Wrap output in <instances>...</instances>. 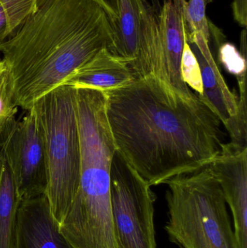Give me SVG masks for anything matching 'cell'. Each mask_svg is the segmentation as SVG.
Wrapping results in <instances>:
<instances>
[{"mask_svg":"<svg viewBox=\"0 0 247 248\" xmlns=\"http://www.w3.org/2000/svg\"><path fill=\"white\" fill-rule=\"evenodd\" d=\"M103 93L116 150L149 186L207 167L220 153L221 122L197 93L183 98L153 74Z\"/></svg>","mask_w":247,"mask_h":248,"instance_id":"cell-1","label":"cell"},{"mask_svg":"<svg viewBox=\"0 0 247 248\" xmlns=\"http://www.w3.org/2000/svg\"><path fill=\"white\" fill-rule=\"evenodd\" d=\"M113 44L110 19L94 0H36L33 11L0 45L19 107L30 110Z\"/></svg>","mask_w":247,"mask_h":248,"instance_id":"cell-2","label":"cell"},{"mask_svg":"<svg viewBox=\"0 0 247 248\" xmlns=\"http://www.w3.org/2000/svg\"><path fill=\"white\" fill-rule=\"evenodd\" d=\"M75 89L81 148L80 186L59 230L77 247L110 248L116 242L110 173L116 147L106 115L105 97L99 90Z\"/></svg>","mask_w":247,"mask_h":248,"instance_id":"cell-3","label":"cell"},{"mask_svg":"<svg viewBox=\"0 0 247 248\" xmlns=\"http://www.w3.org/2000/svg\"><path fill=\"white\" fill-rule=\"evenodd\" d=\"M75 94V87L60 85L36 100L30 108L44 150L47 170L45 195L58 226L80 186L81 148Z\"/></svg>","mask_w":247,"mask_h":248,"instance_id":"cell-4","label":"cell"},{"mask_svg":"<svg viewBox=\"0 0 247 248\" xmlns=\"http://www.w3.org/2000/svg\"><path fill=\"white\" fill-rule=\"evenodd\" d=\"M165 184L171 242L179 248H239L223 191L208 166Z\"/></svg>","mask_w":247,"mask_h":248,"instance_id":"cell-5","label":"cell"},{"mask_svg":"<svg viewBox=\"0 0 247 248\" xmlns=\"http://www.w3.org/2000/svg\"><path fill=\"white\" fill-rule=\"evenodd\" d=\"M155 195L116 150L110 173V204L117 248H157Z\"/></svg>","mask_w":247,"mask_h":248,"instance_id":"cell-6","label":"cell"},{"mask_svg":"<svg viewBox=\"0 0 247 248\" xmlns=\"http://www.w3.org/2000/svg\"><path fill=\"white\" fill-rule=\"evenodd\" d=\"M27 111L0 137V155L10 168L20 201L44 195L47 186L43 142L33 111Z\"/></svg>","mask_w":247,"mask_h":248,"instance_id":"cell-7","label":"cell"},{"mask_svg":"<svg viewBox=\"0 0 247 248\" xmlns=\"http://www.w3.org/2000/svg\"><path fill=\"white\" fill-rule=\"evenodd\" d=\"M187 0H163L158 13L162 58L156 77L175 94L191 100L197 94L183 79L181 61L186 42Z\"/></svg>","mask_w":247,"mask_h":248,"instance_id":"cell-8","label":"cell"},{"mask_svg":"<svg viewBox=\"0 0 247 248\" xmlns=\"http://www.w3.org/2000/svg\"><path fill=\"white\" fill-rule=\"evenodd\" d=\"M186 39L201 70L203 93L197 95L224 124L230 135L231 144L238 146L236 119L239 114V96L231 91L225 81L212 55L210 42L200 34H186Z\"/></svg>","mask_w":247,"mask_h":248,"instance_id":"cell-9","label":"cell"},{"mask_svg":"<svg viewBox=\"0 0 247 248\" xmlns=\"http://www.w3.org/2000/svg\"><path fill=\"white\" fill-rule=\"evenodd\" d=\"M230 207L239 248H247V147L223 144L208 166Z\"/></svg>","mask_w":247,"mask_h":248,"instance_id":"cell-10","label":"cell"},{"mask_svg":"<svg viewBox=\"0 0 247 248\" xmlns=\"http://www.w3.org/2000/svg\"><path fill=\"white\" fill-rule=\"evenodd\" d=\"M14 248H73L59 232L45 194L20 201Z\"/></svg>","mask_w":247,"mask_h":248,"instance_id":"cell-11","label":"cell"},{"mask_svg":"<svg viewBox=\"0 0 247 248\" xmlns=\"http://www.w3.org/2000/svg\"><path fill=\"white\" fill-rule=\"evenodd\" d=\"M135 78L129 64L104 48L75 69L61 85L104 93L124 87Z\"/></svg>","mask_w":247,"mask_h":248,"instance_id":"cell-12","label":"cell"},{"mask_svg":"<svg viewBox=\"0 0 247 248\" xmlns=\"http://www.w3.org/2000/svg\"><path fill=\"white\" fill-rule=\"evenodd\" d=\"M110 23L113 30L110 52L129 64L136 78H142L140 16L136 0H119L118 17Z\"/></svg>","mask_w":247,"mask_h":248,"instance_id":"cell-13","label":"cell"},{"mask_svg":"<svg viewBox=\"0 0 247 248\" xmlns=\"http://www.w3.org/2000/svg\"><path fill=\"white\" fill-rule=\"evenodd\" d=\"M20 201L5 159L0 155V248H14L16 218Z\"/></svg>","mask_w":247,"mask_h":248,"instance_id":"cell-14","label":"cell"},{"mask_svg":"<svg viewBox=\"0 0 247 248\" xmlns=\"http://www.w3.org/2000/svg\"><path fill=\"white\" fill-rule=\"evenodd\" d=\"M18 108L13 77L6 62L0 58V137L15 120Z\"/></svg>","mask_w":247,"mask_h":248,"instance_id":"cell-15","label":"cell"},{"mask_svg":"<svg viewBox=\"0 0 247 248\" xmlns=\"http://www.w3.org/2000/svg\"><path fill=\"white\" fill-rule=\"evenodd\" d=\"M212 0H189L186 8V33L200 34L210 41V22L206 16L207 4Z\"/></svg>","mask_w":247,"mask_h":248,"instance_id":"cell-16","label":"cell"},{"mask_svg":"<svg viewBox=\"0 0 247 248\" xmlns=\"http://www.w3.org/2000/svg\"><path fill=\"white\" fill-rule=\"evenodd\" d=\"M181 74L183 79L190 89L195 90L197 94L203 93L201 70L197 58L187 42V39L181 61Z\"/></svg>","mask_w":247,"mask_h":248,"instance_id":"cell-17","label":"cell"},{"mask_svg":"<svg viewBox=\"0 0 247 248\" xmlns=\"http://www.w3.org/2000/svg\"><path fill=\"white\" fill-rule=\"evenodd\" d=\"M220 59L229 72L236 77L247 74V58H244L232 44H222L219 48Z\"/></svg>","mask_w":247,"mask_h":248,"instance_id":"cell-18","label":"cell"},{"mask_svg":"<svg viewBox=\"0 0 247 248\" xmlns=\"http://www.w3.org/2000/svg\"><path fill=\"white\" fill-rule=\"evenodd\" d=\"M233 17L238 24L246 28L247 24V0H233L232 3Z\"/></svg>","mask_w":247,"mask_h":248,"instance_id":"cell-19","label":"cell"},{"mask_svg":"<svg viewBox=\"0 0 247 248\" xmlns=\"http://www.w3.org/2000/svg\"><path fill=\"white\" fill-rule=\"evenodd\" d=\"M108 16L110 21L116 20L119 14V0H94Z\"/></svg>","mask_w":247,"mask_h":248,"instance_id":"cell-20","label":"cell"},{"mask_svg":"<svg viewBox=\"0 0 247 248\" xmlns=\"http://www.w3.org/2000/svg\"><path fill=\"white\" fill-rule=\"evenodd\" d=\"M8 39L7 36V18L4 9L0 3V45Z\"/></svg>","mask_w":247,"mask_h":248,"instance_id":"cell-21","label":"cell"},{"mask_svg":"<svg viewBox=\"0 0 247 248\" xmlns=\"http://www.w3.org/2000/svg\"><path fill=\"white\" fill-rule=\"evenodd\" d=\"M241 55L247 58V30L245 28L241 35Z\"/></svg>","mask_w":247,"mask_h":248,"instance_id":"cell-22","label":"cell"}]
</instances>
